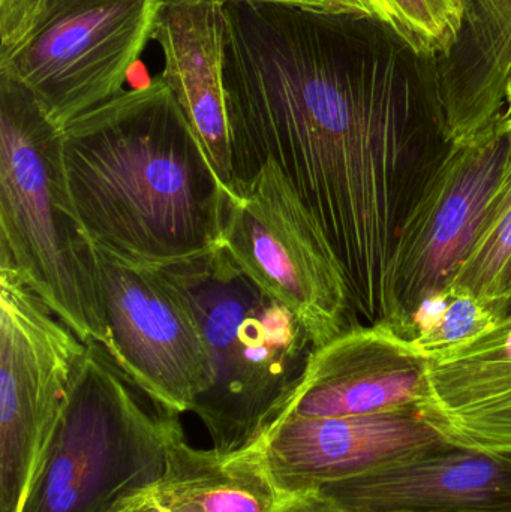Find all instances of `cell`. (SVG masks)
<instances>
[{"label":"cell","instance_id":"cell-1","mask_svg":"<svg viewBox=\"0 0 511 512\" xmlns=\"http://www.w3.org/2000/svg\"><path fill=\"white\" fill-rule=\"evenodd\" d=\"M234 179L273 159L338 255L354 310L387 318L396 234L449 144L434 57L369 15L224 2Z\"/></svg>","mask_w":511,"mask_h":512},{"label":"cell","instance_id":"cell-2","mask_svg":"<svg viewBox=\"0 0 511 512\" xmlns=\"http://www.w3.org/2000/svg\"><path fill=\"white\" fill-rule=\"evenodd\" d=\"M62 134L72 200L96 251L167 268L221 246L225 186L161 75Z\"/></svg>","mask_w":511,"mask_h":512},{"label":"cell","instance_id":"cell-3","mask_svg":"<svg viewBox=\"0 0 511 512\" xmlns=\"http://www.w3.org/2000/svg\"><path fill=\"white\" fill-rule=\"evenodd\" d=\"M0 264L15 268L83 342L107 345L98 256L72 200L62 128L2 72Z\"/></svg>","mask_w":511,"mask_h":512},{"label":"cell","instance_id":"cell-4","mask_svg":"<svg viewBox=\"0 0 511 512\" xmlns=\"http://www.w3.org/2000/svg\"><path fill=\"white\" fill-rule=\"evenodd\" d=\"M162 270L188 294L209 351L212 384L191 412L206 426L213 450L255 447L305 372L314 351L308 333L222 246Z\"/></svg>","mask_w":511,"mask_h":512},{"label":"cell","instance_id":"cell-5","mask_svg":"<svg viewBox=\"0 0 511 512\" xmlns=\"http://www.w3.org/2000/svg\"><path fill=\"white\" fill-rule=\"evenodd\" d=\"M20 512H117L158 486L179 414L156 403L96 340Z\"/></svg>","mask_w":511,"mask_h":512},{"label":"cell","instance_id":"cell-6","mask_svg":"<svg viewBox=\"0 0 511 512\" xmlns=\"http://www.w3.org/2000/svg\"><path fill=\"white\" fill-rule=\"evenodd\" d=\"M221 246L261 291L296 316L314 348L351 328L344 267L273 159L225 186Z\"/></svg>","mask_w":511,"mask_h":512},{"label":"cell","instance_id":"cell-7","mask_svg":"<svg viewBox=\"0 0 511 512\" xmlns=\"http://www.w3.org/2000/svg\"><path fill=\"white\" fill-rule=\"evenodd\" d=\"M86 348L15 268L0 264V512L21 511Z\"/></svg>","mask_w":511,"mask_h":512},{"label":"cell","instance_id":"cell-8","mask_svg":"<svg viewBox=\"0 0 511 512\" xmlns=\"http://www.w3.org/2000/svg\"><path fill=\"white\" fill-rule=\"evenodd\" d=\"M164 0H42L26 41L0 72L33 93L60 128L123 92L153 41Z\"/></svg>","mask_w":511,"mask_h":512},{"label":"cell","instance_id":"cell-9","mask_svg":"<svg viewBox=\"0 0 511 512\" xmlns=\"http://www.w3.org/2000/svg\"><path fill=\"white\" fill-rule=\"evenodd\" d=\"M510 153L503 111L479 137L449 144L426 177L387 267L386 324L398 333L420 301L446 289L464 264Z\"/></svg>","mask_w":511,"mask_h":512},{"label":"cell","instance_id":"cell-10","mask_svg":"<svg viewBox=\"0 0 511 512\" xmlns=\"http://www.w3.org/2000/svg\"><path fill=\"white\" fill-rule=\"evenodd\" d=\"M96 256L105 348L156 403L179 415L191 411L212 384V366L185 289L162 268Z\"/></svg>","mask_w":511,"mask_h":512},{"label":"cell","instance_id":"cell-11","mask_svg":"<svg viewBox=\"0 0 511 512\" xmlns=\"http://www.w3.org/2000/svg\"><path fill=\"white\" fill-rule=\"evenodd\" d=\"M270 472L284 493L320 489L447 444L419 406L333 418H285L260 441Z\"/></svg>","mask_w":511,"mask_h":512},{"label":"cell","instance_id":"cell-12","mask_svg":"<svg viewBox=\"0 0 511 512\" xmlns=\"http://www.w3.org/2000/svg\"><path fill=\"white\" fill-rule=\"evenodd\" d=\"M423 397L425 358L392 325L378 322L314 348L275 424L395 411L419 406Z\"/></svg>","mask_w":511,"mask_h":512},{"label":"cell","instance_id":"cell-13","mask_svg":"<svg viewBox=\"0 0 511 512\" xmlns=\"http://www.w3.org/2000/svg\"><path fill=\"white\" fill-rule=\"evenodd\" d=\"M423 420L462 450L511 454V310L425 358Z\"/></svg>","mask_w":511,"mask_h":512},{"label":"cell","instance_id":"cell-14","mask_svg":"<svg viewBox=\"0 0 511 512\" xmlns=\"http://www.w3.org/2000/svg\"><path fill=\"white\" fill-rule=\"evenodd\" d=\"M320 490L347 512H511V454L452 447Z\"/></svg>","mask_w":511,"mask_h":512},{"label":"cell","instance_id":"cell-15","mask_svg":"<svg viewBox=\"0 0 511 512\" xmlns=\"http://www.w3.org/2000/svg\"><path fill=\"white\" fill-rule=\"evenodd\" d=\"M225 0H164L153 41L162 80L197 134L222 185L233 182L224 90Z\"/></svg>","mask_w":511,"mask_h":512},{"label":"cell","instance_id":"cell-16","mask_svg":"<svg viewBox=\"0 0 511 512\" xmlns=\"http://www.w3.org/2000/svg\"><path fill=\"white\" fill-rule=\"evenodd\" d=\"M435 66L444 141L468 143L504 111L511 74V0H462L458 38Z\"/></svg>","mask_w":511,"mask_h":512},{"label":"cell","instance_id":"cell-17","mask_svg":"<svg viewBox=\"0 0 511 512\" xmlns=\"http://www.w3.org/2000/svg\"><path fill=\"white\" fill-rule=\"evenodd\" d=\"M287 493L270 472L260 445L237 453L198 450L179 418L168 432L167 465L155 496L171 512H275Z\"/></svg>","mask_w":511,"mask_h":512},{"label":"cell","instance_id":"cell-18","mask_svg":"<svg viewBox=\"0 0 511 512\" xmlns=\"http://www.w3.org/2000/svg\"><path fill=\"white\" fill-rule=\"evenodd\" d=\"M447 288L510 310L511 153L495 186L470 254Z\"/></svg>","mask_w":511,"mask_h":512},{"label":"cell","instance_id":"cell-19","mask_svg":"<svg viewBox=\"0 0 511 512\" xmlns=\"http://www.w3.org/2000/svg\"><path fill=\"white\" fill-rule=\"evenodd\" d=\"M369 17L389 27L423 56L440 57L458 38L462 0H359Z\"/></svg>","mask_w":511,"mask_h":512},{"label":"cell","instance_id":"cell-20","mask_svg":"<svg viewBox=\"0 0 511 512\" xmlns=\"http://www.w3.org/2000/svg\"><path fill=\"white\" fill-rule=\"evenodd\" d=\"M507 312L509 310L452 289L449 304L434 327L408 343L419 357L426 358L482 333Z\"/></svg>","mask_w":511,"mask_h":512},{"label":"cell","instance_id":"cell-21","mask_svg":"<svg viewBox=\"0 0 511 512\" xmlns=\"http://www.w3.org/2000/svg\"><path fill=\"white\" fill-rule=\"evenodd\" d=\"M42 0H0V62L12 56L35 26Z\"/></svg>","mask_w":511,"mask_h":512},{"label":"cell","instance_id":"cell-22","mask_svg":"<svg viewBox=\"0 0 511 512\" xmlns=\"http://www.w3.org/2000/svg\"><path fill=\"white\" fill-rule=\"evenodd\" d=\"M275 512H347L320 489L287 493Z\"/></svg>","mask_w":511,"mask_h":512},{"label":"cell","instance_id":"cell-23","mask_svg":"<svg viewBox=\"0 0 511 512\" xmlns=\"http://www.w3.org/2000/svg\"><path fill=\"white\" fill-rule=\"evenodd\" d=\"M227 2V0H225ZM263 2L288 3V5L308 6L330 12H350V14L368 15L365 6L359 0H263Z\"/></svg>","mask_w":511,"mask_h":512},{"label":"cell","instance_id":"cell-24","mask_svg":"<svg viewBox=\"0 0 511 512\" xmlns=\"http://www.w3.org/2000/svg\"><path fill=\"white\" fill-rule=\"evenodd\" d=\"M117 512H158V501H156L155 489L144 495L138 496L134 501L129 502Z\"/></svg>","mask_w":511,"mask_h":512},{"label":"cell","instance_id":"cell-25","mask_svg":"<svg viewBox=\"0 0 511 512\" xmlns=\"http://www.w3.org/2000/svg\"><path fill=\"white\" fill-rule=\"evenodd\" d=\"M504 114H506L511 125V74L509 80H507L506 90H504Z\"/></svg>","mask_w":511,"mask_h":512},{"label":"cell","instance_id":"cell-26","mask_svg":"<svg viewBox=\"0 0 511 512\" xmlns=\"http://www.w3.org/2000/svg\"><path fill=\"white\" fill-rule=\"evenodd\" d=\"M158 512H171V511L167 510V508H162L161 505L158 504Z\"/></svg>","mask_w":511,"mask_h":512}]
</instances>
